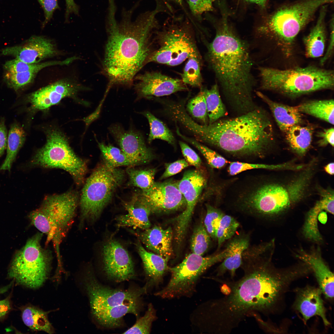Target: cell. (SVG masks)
<instances>
[{
    "label": "cell",
    "mask_w": 334,
    "mask_h": 334,
    "mask_svg": "<svg viewBox=\"0 0 334 334\" xmlns=\"http://www.w3.org/2000/svg\"><path fill=\"white\" fill-rule=\"evenodd\" d=\"M267 253L259 245H250L242 255V277L236 281L222 282L221 289L225 295L200 305L198 317L204 332L229 333L246 317L272 312L298 276L294 271L274 269Z\"/></svg>",
    "instance_id": "obj_1"
},
{
    "label": "cell",
    "mask_w": 334,
    "mask_h": 334,
    "mask_svg": "<svg viewBox=\"0 0 334 334\" xmlns=\"http://www.w3.org/2000/svg\"><path fill=\"white\" fill-rule=\"evenodd\" d=\"M108 0L104 71L109 85H130L153 51L152 37L159 26L156 16L164 10L157 4L133 20L132 10L123 9L118 21L114 0Z\"/></svg>",
    "instance_id": "obj_2"
},
{
    "label": "cell",
    "mask_w": 334,
    "mask_h": 334,
    "mask_svg": "<svg viewBox=\"0 0 334 334\" xmlns=\"http://www.w3.org/2000/svg\"><path fill=\"white\" fill-rule=\"evenodd\" d=\"M207 47L206 59L231 105L243 113L255 109L252 92L255 81L247 43L224 21Z\"/></svg>",
    "instance_id": "obj_3"
},
{
    "label": "cell",
    "mask_w": 334,
    "mask_h": 334,
    "mask_svg": "<svg viewBox=\"0 0 334 334\" xmlns=\"http://www.w3.org/2000/svg\"><path fill=\"white\" fill-rule=\"evenodd\" d=\"M184 127L198 141L219 148L239 158H262L272 147L273 128L267 114L255 108L234 118L200 125L190 117L184 121Z\"/></svg>",
    "instance_id": "obj_4"
},
{
    "label": "cell",
    "mask_w": 334,
    "mask_h": 334,
    "mask_svg": "<svg viewBox=\"0 0 334 334\" xmlns=\"http://www.w3.org/2000/svg\"><path fill=\"white\" fill-rule=\"evenodd\" d=\"M318 158L289 173L261 179L239 195L234 203L237 211L256 219L282 213L309 197L318 171Z\"/></svg>",
    "instance_id": "obj_5"
},
{
    "label": "cell",
    "mask_w": 334,
    "mask_h": 334,
    "mask_svg": "<svg viewBox=\"0 0 334 334\" xmlns=\"http://www.w3.org/2000/svg\"><path fill=\"white\" fill-rule=\"evenodd\" d=\"M83 282L92 315L98 324L108 328L120 327L128 314L138 317L142 296L148 288L146 284L141 288L112 289L102 284L90 271L84 274Z\"/></svg>",
    "instance_id": "obj_6"
},
{
    "label": "cell",
    "mask_w": 334,
    "mask_h": 334,
    "mask_svg": "<svg viewBox=\"0 0 334 334\" xmlns=\"http://www.w3.org/2000/svg\"><path fill=\"white\" fill-rule=\"evenodd\" d=\"M259 70L261 89L292 97L334 87L333 71L314 66L284 70L260 67Z\"/></svg>",
    "instance_id": "obj_7"
},
{
    "label": "cell",
    "mask_w": 334,
    "mask_h": 334,
    "mask_svg": "<svg viewBox=\"0 0 334 334\" xmlns=\"http://www.w3.org/2000/svg\"><path fill=\"white\" fill-rule=\"evenodd\" d=\"M78 201L74 191L48 196L29 215L32 225L46 235V244L53 243L58 263H62L60 245L73 222Z\"/></svg>",
    "instance_id": "obj_8"
},
{
    "label": "cell",
    "mask_w": 334,
    "mask_h": 334,
    "mask_svg": "<svg viewBox=\"0 0 334 334\" xmlns=\"http://www.w3.org/2000/svg\"><path fill=\"white\" fill-rule=\"evenodd\" d=\"M155 34L158 47L151 54L147 63L174 66L189 58L201 56L193 28L187 18H169L161 30H156Z\"/></svg>",
    "instance_id": "obj_9"
},
{
    "label": "cell",
    "mask_w": 334,
    "mask_h": 334,
    "mask_svg": "<svg viewBox=\"0 0 334 334\" xmlns=\"http://www.w3.org/2000/svg\"><path fill=\"white\" fill-rule=\"evenodd\" d=\"M334 0H300L283 6L269 16L258 30L289 46L300 31L312 19L317 11Z\"/></svg>",
    "instance_id": "obj_10"
},
{
    "label": "cell",
    "mask_w": 334,
    "mask_h": 334,
    "mask_svg": "<svg viewBox=\"0 0 334 334\" xmlns=\"http://www.w3.org/2000/svg\"><path fill=\"white\" fill-rule=\"evenodd\" d=\"M124 171L105 161L95 169L87 179L79 200L80 226L93 222L110 201L113 194L123 182Z\"/></svg>",
    "instance_id": "obj_11"
},
{
    "label": "cell",
    "mask_w": 334,
    "mask_h": 334,
    "mask_svg": "<svg viewBox=\"0 0 334 334\" xmlns=\"http://www.w3.org/2000/svg\"><path fill=\"white\" fill-rule=\"evenodd\" d=\"M43 234L38 233L28 240L15 255L8 272L9 278L31 289L41 287L50 270L52 255L49 250L41 246Z\"/></svg>",
    "instance_id": "obj_12"
},
{
    "label": "cell",
    "mask_w": 334,
    "mask_h": 334,
    "mask_svg": "<svg viewBox=\"0 0 334 334\" xmlns=\"http://www.w3.org/2000/svg\"><path fill=\"white\" fill-rule=\"evenodd\" d=\"M228 255V250L225 247L206 257L193 253L189 254L179 264L169 268L171 274L170 280L155 295L163 298L191 296L202 275L213 265L223 261Z\"/></svg>",
    "instance_id": "obj_13"
},
{
    "label": "cell",
    "mask_w": 334,
    "mask_h": 334,
    "mask_svg": "<svg viewBox=\"0 0 334 334\" xmlns=\"http://www.w3.org/2000/svg\"><path fill=\"white\" fill-rule=\"evenodd\" d=\"M30 164L32 166L62 169L71 174L78 185L83 182L87 171L86 162L76 155L66 138L56 130L49 131L45 144L37 151Z\"/></svg>",
    "instance_id": "obj_14"
},
{
    "label": "cell",
    "mask_w": 334,
    "mask_h": 334,
    "mask_svg": "<svg viewBox=\"0 0 334 334\" xmlns=\"http://www.w3.org/2000/svg\"><path fill=\"white\" fill-rule=\"evenodd\" d=\"M204 176L199 169L187 170L177 182L178 188L186 202L185 210L174 219L175 238L183 240L195 206L206 184Z\"/></svg>",
    "instance_id": "obj_15"
},
{
    "label": "cell",
    "mask_w": 334,
    "mask_h": 334,
    "mask_svg": "<svg viewBox=\"0 0 334 334\" xmlns=\"http://www.w3.org/2000/svg\"><path fill=\"white\" fill-rule=\"evenodd\" d=\"M139 195L151 213L168 212L185 207L186 201L180 191L177 182L169 180L155 182L149 189Z\"/></svg>",
    "instance_id": "obj_16"
},
{
    "label": "cell",
    "mask_w": 334,
    "mask_h": 334,
    "mask_svg": "<svg viewBox=\"0 0 334 334\" xmlns=\"http://www.w3.org/2000/svg\"><path fill=\"white\" fill-rule=\"evenodd\" d=\"M103 270L109 278L117 282L128 281L135 275L134 263L127 251L116 240L110 238L102 250Z\"/></svg>",
    "instance_id": "obj_17"
},
{
    "label": "cell",
    "mask_w": 334,
    "mask_h": 334,
    "mask_svg": "<svg viewBox=\"0 0 334 334\" xmlns=\"http://www.w3.org/2000/svg\"><path fill=\"white\" fill-rule=\"evenodd\" d=\"M109 130L123 153L138 165L148 163L154 155L146 145L142 134L132 129L125 130L118 124L112 125Z\"/></svg>",
    "instance_id": "obj_18"
},
{
    "label": "cell",
    "mask_w": 334,
    "mask_h": 334,
    "mask_svg": "<svg viewBox=\"0 0 334 334\" xmlns=\"http://www.w3.org/2000/svg\"><path fill=\"white\" fill-rule=\"evenodd\" d=\"M135 88L141 96L160 97L188 90L181 79L174 78L159 72H146L136 76Z\"/></svg>",
    "instance_id": "obj_19"
},
{
    "label": "cell",
    "mask_w": 334,
    "mask_h": 334,
    "mask_svg": "<svg viewBox=\"0 0 334 334\" xmlns=\"http://www.w3.org/2000/svg\"><path fill=\"white\" fill-rule=\"evenodd\" d=\"M1 54L14 57L29 64L40 63L55 55L57 50L49 39L42 36H33L20 45L6 47Z\"/></svg>",
    "instance_id": "obj_20"
},
{
    "label": "cell",
    "mask_w": 334,
    "mask_h": 334,
    "mask_svg": "<svg viewBox=\"0 0 334 334\" xmlns=\"http://www.w3.org/2000/svg\"><path fill=\"white\" fill-rule=\"evenodd\" d=\"M80 89L77 84L62 79L32 92L28 95L27 100L33 109L45 110L58 104L65 97L74 96Z\"/></svg>",
    "instance_id": "obj_21"
},
{
    "label": "cell",
    "mask_w": 334,
    "mask_h": 334,
    "mask_svg": "<svg viewBox=\"0 0 334 334\" xmlns=\"http://www.w3.org/2000/svg\"><path fill=\"white\" fill-rule=\"evenodd\" d=\"M293 308L302 315L304 323L311 318L320 317L326 326L330 324L326 315V309L322 298V292L319 288L307 285L297 289Z\"/></svg>",
    "instance_id": "obj_22"
},
{
    "label": "cell",
    "mask_w": 334,
    "mask_h": 334,
    "mask_svg": "<svg viewBox=\"0 0 334 334\" xmlns=\"http://www.w3.org/2000/svg\"><path fill=\"white\" fill-rule=\"evenodd\" d=\"M320 196L314 206L308 211L303 228V232L307 238L315 242L321 241L322 237L318 226L319 213L323 211L334 214V193L331 188L319 187L318 190Z\"/></svg>",
    "instance_id": "obj_23"
},
{
    "label": "cell",
    "mask_w": 334,
    "mask_h": 334,
    "mask_svg": "<svg viewBox=\"0 0 334 334\" xmlns=\"http://www.w3.org/2000/svg\"><path fill=\"white\" fill-rule=\"evenodd\" d=\"M250 233L242 232L228 240L225 247L229 255L216 269L217 276H222L228 272L231 278H233L236 270L241 266L242 254L250 245Z\"/></svg>",
    "instance_id": "obj_24"
},
{
    "label": "cell",
    "mask_w": 334,
    "mask_h": 334,
    "mask_svg": "<svg viewBox=\"0 0 334 334\" xmlns=\"http://www.w3.org/2000/svg\"><path fill=\"white\" fill-rule=\"evenodd\" d=\"M123 204L127 213L116 218L118 227H131L144 230L150 228L149 216L151 212L139 194L134 195L129 201H123Z\"/></svg>",
    "instance_id": "obj_25"
},
{
    "label": "cell",
    "mask_w": 334,
    "mask_h": 334,
    "mask_svg": "<svg viewBox=\"0 0 334 334\" xmlns=\"http://www.w3.org/2000/svg\"><path fill=\"white\" fill-rule=\"evenodd\" d=\"M173 231L169 227L166 229L155 225L144 230L139 237L147 248L168 261L173 254Z\"/></svg>",
    "instance_id": "obj_26"
},
{
    "label": "cell",
    "mask_w": 334,
    "mask_h": 334,
    "mask_svg": "<svg viewBox=\"0 0 334 334\" xmlns=\"http://www.w3.org/2000/svg\"><path fill=\"white\" fill-rule=\"evenodd\" d=\"M135 245L148 279L146 284L148 287L159 285L162 282L164 274L169 270L168 261L160 255L146 250L139 241Z\"/></svg>",
    "instance_id": "obj_27"
},
{
    "label": "cell",
    "mask_w": 334,
    "mask_h": 334,
    "mask_svg": "<svg viewBox=\"0 0 334 334\" xmlns=\"http://www.w3.org/2000/svg\"><path fill=\"white\" fill-rule=\"evenodd\" d=\"M297 257L308 265L314 272L319 288L325 297L332 300L334 297V274L321 258L302 253Z\"/></svg>",
    "instance_id": "obj_28"
},
{
    "label": "cell",
    "mask_w": 334,
    "mask_h": 334,
    "mask_svg": "<svg viewBox=\"0 0 334 334\" xmlns=\"http://www.w3.org/2000/svg\"><path fill=\"white\" fill-rule=\"evenodd\" d=\"M327 5L321 7L316 24L309 33L303 38L307 57L317 58L323 54L326 38L325 20Z\"/></svg>",
    "instance_id": "obj_29"
},
{
    "label": "cell",
    "mask_w": 334,
    "mask_h": 334,
    "mask_svg": "<svg viewBox=\"0 0 334 334\" xmlns=\"http://www.w3.org/2000/svg\"><path fill=\"white\" fill-rule=\"evenodd\" d=\"M257 95L269 106L280 130L285 132L291 127L302 121L301 113L296 106L293 107L272 101L259 92Z\"/></svg>",
    "instance_id": "obj_30"
},
{
    "label": "cell",
    "mask_w": 334,
    "mask_h": 334,
    "mask_svg": "<svg viewBox=\"0 0 334 334\" xmlns=\"http://www.w3.org/2000/svg\"><path fill=\"white\" fill-rule=\"evenodd\" d=\"M313 132L311 127L299 124L291 127L285 132L290 147L297 155L302 157L306 154L311 143Z\"/></svg>",
    "instance_id": "obj_31"
},
{
    "label": "cell",
    "mask_w": 334,
    "mask_h": 334,
    "mask_svg": "<svg viewBox=\"0 0 334 334\" xmlns=\"http://www.w3.org/2000/svg\"><path fill=\"white\" fill-rule=\"evenodd\" d=\"M26 134L22 127L16 122L11 125L7 135L6 155L0 167V171H10L17 155L25 141Z\"/></svg>",
    "instance_id": "obj_32"
},
{
    "label": "cell",
    "mask_w": 334,
    "mask_h": 334,
    "mask_svg": "<svg viewBox=\"0 0 334 334\" xmlns=\"http://www.w3.org/2000/svg\"><path fill=\"white\" fill-rule=\"evenodd\" d=\"M20 309L24 323L30 329L49 334L54 333V328L48 318L47 312L30 305L23 306Z\"/></svg>",
    "instance_id": "obj_33"
},
{
    "label": "cell",
    "mask_w": 334,
    "mask_h": 334,
    "mask_svg": "<svg viewBox=\"0 0 334 334\" xmlns=\"http://www.w3.org/2000/svg\"><path fill=\"white\" fill-rule=\"evenodd\" d=\"M300 113L308 114L334 124L333 99L307 101L296 106Z\"/></svg>",
    "instance_id": "obj_34"
},
{
    "label": "cell",
    "mask_w": 334,
    "mask_h": 334,
    "mask_svg": "<svg viewBox=\"0 0 334 334\" xmlns=\"http://www.w3.org/2000/svg\"><path fill=\"white\" fill-rule=\"evenodd\" d=\"M302 167L301 164L296 163L293 161L277 164H253L238 161L229 162L228 172L231 175H234L243 171L255 169H262L273 171L297 170Z\"/></svg>",
    "instance_id": "obj_35"
},
{
    "label": "cell",
    "mask_w": 334,
    "mask_h": 334,
    "mask_svg": "<svg viewBox=\"0 0 334 334\" xmlns=\"http://www.w3.org/2000/svg\"><path fill=\"white\" fill-rule=\"evenodd\" d=\"M202 89L206 102L209 124H211L224 116L226 110L221 98L217 84L210 89L202 88Z\"/></svg>",
    "instance_id": "obj_36"
},
{
    "label": "cell",
    "mask_w": 334,
    "mask_h": 334,
    "mask_svg": "<svg viewBox=\"0 0 334 334\" xmlns=\"http://www.w3.org/2000/svg\"><path fill=\"white\" fill-rule=\"evenodd\" d=\"M142 114L148 119L150 126L148 141L150 143L155 139H160L172 145L175 143V138L171 131L161 121L149 111Z\"/></svg>",
    "instance_id": "obj_37"
},
{
    "label": "cell",
    "mask_w": 334,
    "mask_h": 334,
    "mask_svg": "<svg viewBox=\"0 0 334 334\" xmlns=\"http://www.w3.org/2000/svg\"><path fill=\"white\" fill-rule=\"evenodd\" d=\"M201 56L189 58L181 74V79L186 85L201 88L203 78L201 73L202 63Z\"/></svg>",
    "instance_id": "obj_38"
},
{
    "label": "cell",
    "mask_w": 334,
    "mask_h": 334,
    "mask_svg": "<svg viewBox=\"0 0 334 334\" xmlns=\"http://www.w3.org/2000/svg\"><path fill=\"white\" fill-rule=\"evenodd\" d=\"M99 148L105 161L113 167L121 166H132L138 165L129 158L121 149L110 144L98 142Z\"/></svg>",
    "instance_id": "obj_39"
},
{
    "label": "cell",
    "mask_w": 334,
    "mask_h": 334,
    "mask_svg": "<svg viewBox=\"0 0 334 334\" xmlns=\"http://www.w3.org/2000/svg\"><path fill=\"white\" fill-rule=\"evenodd\" d=\"M66 60L62 61H51L36 64H29L16 58L8 61L3 65V68L6 72L11 73L21 72L28 71L39 72L42 69L55 65H66Z\"/></svg>",
    "instance_id": "obj_40"
},
{
    "label": "cell",
    "mask_w": 334,
    "mask_h": 334,
    "mask_svg": "<svg viewBox=\"0 0 334 334\" xmlns=\"http://www.w3.org/2000/svg\"><path fill=\"white\" fill-rule=\"evenodd\" d=\"M128 176V185L138 187L142 191L147 190L154 184L156 173L155 169H137L129 167L126 169Z\"/></svg>",
    "instance_id": "obj_41"
},
{
    "label": "cell",
    "mask_w": 334,
    "mask_h": 334,
    "mask_svg": "<svg viewBox=\"0 0 334 334\" xmlns=\"http://www.w3.org/2000/svg\"><path fill=\"white\" fill-rule=\"evenodd\" d=\"M176 129L177 135L197 148L203 154L208 163L212 168L220 169L223 167L228 163L227 160L215 151L200 143L196 140L182 134L178 126L176 127Z\"/></svg>",
    "instance_id": "obj_42"
},
{
    "label": "cell",
    "mask_w": 334,
    "mask_h": 334,
    "mask_svg": "<svg viewBox=\"0 0 334 334\" xmlns=\"http://www.w3.org/2000/svg\"><path fill=\"white\" fill-rule=\"evenodd\" d=\"M211 238L204 224L201 222L195 228L192 236L191 248L192 253L203 256L209 247Z\"/></svg>",
    "instance_id": "obj_43"
},
{
    "label": "cell",
    "mask_w": 334,
    "mask_h": 334,
    "mask_svg": "<svg viewBox=\"0 0 334 334\" xmlns=\"http://www.w3.org/2000/svg\"><path fill=\"white\" fill-rule=\"evenodd\" d=\"M239 225V223L233 217L229 215H224L216 233L217 251L225 241L234 235Z\"/></svg>",
    "instance_id": "obj_44"
},
{
    "label": "cell",
    "mask_w": 334,
    "mask_h": 334,
    "mask_svg": "<svg viewBox=\"0 0 334 334\" xmlns=\"http://www.w3.org/2000/svg\"><path fill=\"white\" fill-rule=\"evenodd\" d=\"M186 110L194 118L207 124L208 117L205 99L202 87L195 97L190 99L186 106Z\"/></svg>",
    "instance_id": "obj_45"
},
{
    "label": "cell",
    "mask_w": 334,
    "mask_h": 334,
    "mask_svg": "<svg viewBox=\"0 0 334 334\" xmlns=\"http://www.w3.org/2000/svg\"><path fill=\"white\" fill-rule=\"evenodd\" d=\"M38 73L34 71L17 73L6 72L3 80L8 87L17 91L31 83Z\"/></svg>",
    "instance_id": "obj_46"
},
{
    "label": "cell",
    "mask_w": 334,
    "mask_h": 334,
    "mask_svg": "<svg viewBox=\"0 0 334 334\" xmlns=\"http://www.w3.org/2000/svg\"><path fill=\"white\" fill-rule=\"evenodd\" d=\"M156 312L152 305H148L144 315L137 320L135 323L123 334H149L153 322L156 319Z\"/></svg>",
    "instance_id": "obj_47"
},
{
    "label": "cell",
    "mask_w": 334,
    "mask_h": 334,
    "mask_svg": "<svg viewBox=\"0 0 334 334\" xmlns=\"http://www.w3.org/2000/svg\"><path fill=\"white\" fill-rule=\"evenodd\" d=\"M204 225L211 237L216 240V233L221 220L225 214L219 209L207 204Z\"/></svg>",
    "instance_id": "obj_48"
},
{
    "label": "cell",
    "mask_w": 334,
    "mask_h": 334,
    "mask_svg": "<svg viewBox=\"0 0 334 334\" xmlns=\"http://www.w3.org/2000/svg\"><path fill=\"white\" fill-rule=\"evenodd\" d=\"M187 0L191 12L195 16H200L205 12L213 10L211 0Z\"/></svg>",
    "instance_id": "obj_49"
},
{
    "label": "cell",
    "mask_w": 334,
    "mask_h": 334,
    "mask_svg": "<svg viewBox=\"0 0 334 334\" xmlns=\"http://www.w3.org/2000/svg\"><path fill=\"white\" fill-rule=\"evenodd\" d=\"M179 144L185 160L189 165L199 169L201 165V160L198 155L185 142L180 141Z\"/></svg>",
    "instance_id": "obj_50"
},
{
    "label": "cell",
    "mask_w": 334,
    "mask_h": 334,
    "mask_svg": "<svg viewBox=\"0 0 334 334\" xmlns=\"http://www.w3.org/2000/svg\"><path fill=\"white\" fill-rule=\"evenodd\" d=\"M190 165L185 159L176 161L165 164V170L160 178L163 179L174 175L187 167Z\"/></svg>",
    "instance_id": "obj_51"
},
{
    "label": "cell",
    "mask_w": 334,
    "mask_h": 334,
    "mask_svg": "<svg viewBox=\"0 0 334 334\" xmlns=\"http://www.w3.org/2000/svg\"><path fill=\"white\" fill-rule=\"evenodd\" d=\"M41 6L44 11L45 19L42 24L43 26L50 20L52 17L53 13L59 7L58 0H37Z\"/></svg>",
    "instance_id": "obj_52"
},
{
    "label": "cell",
    "mask_w": 334,
    "mask_h": 334,
    "mask_svg": "<svg viewBox=\"0 0 334 334\" xmlns=\"http://www.w3.org/2000/svg\"><path fill=\"white\" fill-rule=\"evenodd\" d=\"M318 136L320 138L318 144L321 146H324L330 144L333 147L334 144V130L333 128L325 129L319 133Z\"/></svg>",
    "instance_id": "obj_53"
},
{
    "label": "cell",
    "mask_w": 334,
    "mask_h": 334,
    "mask_svg": "<svg viewBox=\"0 0 334 334\" xmlns=\"http://www.w3.org/2000/svg\"><path fill=\"white\" fill-rule=\"evenodd\" d=\"M7 135L5 119L4 117H2L0 120V157L6 149Z\"/></svg>",
    "instance_id": "obj_54"
},
{
    "label": "cell",
    "mask_w": 334,
    "mask_h": 334,
    "mask_svg": "<svg viewBox=\"0 0 334 334\" xmlns=\"http://www.w3.org/2000/svg\"><path fill=\"white\" fill-rule=\"evenodd\" d=\"M331 33L329 45L324 56L321 59L320 63L323 64L330 58L333 52L334 49V20L333 18L330 24Z\"/></svg>",
    "instance_id": "obj_55"
},
{
    "label": "cell",
    "mask_w": 334,
    "mask_h": 334,
    "mask_svg": "<svg viewBox=\"0 0 334 334\" xmlns=\"http://www.w3.org/2000/svg\"><path fill=\"white\" fill-rule=\"evenodd\" d=\"M12 304L10 296L0 300V320L4 318L12 309Z\"/></svg>",
    "instance_id": "obj_56"
},
{
    "label": "cell",
    "mask_w": 334,
    "mask_h": 334,
    "mask_svg": "<svg viewBox=\"0 0 334 334\" xmlns=\"http://www.w3.org/2000/svg\"><path fill=\"white\" fill-rule=\"evenodd\" d=\"M65 1L66 6L65 18L66 20L70 14L71 13L79 15V7L75 3L74 0H65Z\"/></svg>",
    "instance_id": "obj_57"
},
{
    "label": "cell",
    "mask_w": 334,
    "mask_h": 334,
    "mask_svg": "<svg viewBox=\"0 0 334 334\" xmlns=\"http://www.w3.org/2000/svg\"><path fill=\"white\" fill-rule=\"evenodd\" d=\"M325 171L328 174L333 175L334 173V163L330 162L326 165L324 167Z\"/></svg>",
    "instance_id": "obj_58"
},
{
    "label": "cell",
    "mask_w": 334,
    "mask_h": 334,
    "mask_svg": "<svg viewBox=\"0 0 334 334\" xmlns=\"http://www.w3.org/2000/svg\"><path fill=\"white\" fill-rule=\"evenodd\" d=\"M318 219L321 223L323 224L326 223L327 219L326 212L323 211L320 212L318 215Z\"/></svg>",
    "instance_id": "obj_59"
},
{
    "label": "cell",
    "mask_w": 334,
    "mask_h": 334,
    "mask_svg": "<svg viewBox=\"0 0 334 334\" xmlns=\"http://www.w3.org/2000/svg\"><path fill=\"white\" fill-rule=\"evenodd\" d=\"M247 1L255 3L261 7L265 6L267 0H245Z\"/></svg>",
    "instance_id": "obj_60"
},
{
    "label": "cell",
    "mask_w": 334,
    "mask_h": 334,
    "mask_svg": "<svg viewBox=\"0 0 334 334\" xmlns=\"http://www.w3.org/2000/svg\"><path fill=\"white\" fill-rule=\"evenodd\" d=\"M180 5H182V0H173Z\"/></svg>",
    "instance_id": "obj_61"
},
{
    "label": "cell",
    "mask_w": 334,
    "mask_h": 334,
    "mask_svg": "<svg viewBox=\"0 0 334 334\" xmlns=\"http://www.w3.org/2000/svg\"><path fill=\"white\" fill-rule=\"evenodd\" d=\"M2 293V290L1 289H0V295Z\"/></svg>",
    "instance_id": "obj_62"
},
{
    "label": "cell",
    "mask_w": 334,
    "mask_h": 334,
    "mask_svg": "<svg viewBox=\"0 0 334 334\" xmlns=\"http://www.w3.org/2000/svg\"><path fill=\"white\" fill-rule=\"evenodd\" d=\"M211 0L213 2L214 1H216V0Z\"/></svg>",
    "instance_id": "obj_63"
}]
</instances>
